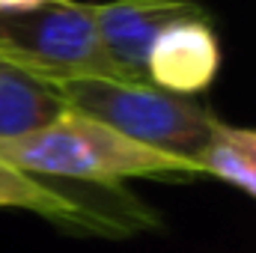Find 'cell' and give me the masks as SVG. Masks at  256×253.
<instances>
[{
  "label": "cell",
  "mask_w": 256,
  "mask_h": 253,
  "mask_svg": "<svg viewBox=\"0 0 256 253\" xmlns=\"http://www.w3.org/2000/svg\"><path fill=\"white\" fill-rule=\"evenodd\" d=\"M0 158L33 176L108 188L128 179H202L194 161L140 146L78 110H63L54 122L18 140H0Z\"/></svg>",
  "instance_id": "cell-1"
},
{
  "label": "cell",
  "mask_w": 256,
  "mask_h": 253,
  "mask_svg": "<svg viewBox=\"0 0 256 253\" xmlns=\"http://www.w3.org/2000/svg\"><path fill=\"white\" fill-rule=\"evenodd\" d=\"M102 48L120 80L146 84V57L158 33L188 15H206L200 0H108L92 3Z\"/></svg>",
  "instance_id": "cell-4"
},
{
  "label": "cell",
  "mask_w": 256,
  "mask_h": 253,
  "mask_svg": "<svg viewBox=\"0 0 256 253\" xmlns=\"http://www.w3.org/2000/svg\"><path fill=\"white\" fill-rule=\"evenodd\" d=\"M57 0H0V15H18V12H33L42 6H51Z\"/></svg>",
  "instance_id": "cell-9"
},
{
  "label": "cell",
  "mask_w": 256,
  "mask_h": 253,
  "mask_svg": "<svg viewBox=\"0 0 256 253\" xmlns=\"http://www.w3.org/2000/svg\"><path fill=\"white\" fill-rule=\"evenodd\" d=\"M0 208H21L39 214L63 230L84 236H131L134 230H146L152 220L131 218L122 212H110L102 202L74 196L68 190L48 185L42 176H33L0 158Z\"/></svg>",
  "instance_id": "cell-5"
},
{
  "label": "cell",
  "mask_w": 256,
  "mask_h": 253,
  "mask_svg": "<svg viewBox=\"0 0 256 253\" xmlns=\"http://www.w3.org/2000/svg\"><path fill=\"white\" fill-rule=\"evenodd\" d=\"M194 161L202 179H218L256 200V128L218 122Z\"/></svg>",
  "instance_id": "cell-8"
},
{
  "label": "cell",
  "mask_w": 256,
  "mask_h": 253,
  "mask_svg": "<svg viewBox=\"0 0 256 253\" xmlns=\"http://www.w3.org/2000/svg\"><path fill=\"white\" fill-rule=\"evenodd\" d=\"M0 60L48 84L116 78L98 39L92 3L80 0L0 15Z\"/></svg>",
  "instance_id": "cell-3"
},
{
  "label": "cell",
  "mask_w": 256,
  "mask_h": 253,
  "mask_svg": "<svg viewBox=\"0 0 256 253\" xmlns=\"http://www.w3.org/2000/svg\"><path fill=\"white\" fill-rule=\"evenodd\" d=\"M66 108L57 84L0 60V140H18L54 122Z\"/></svg>",
  "instance_id": "cell-7"
},
{
  "label": "cell",
  "mask_w": 256,
  "mask_h": 253,
  "mask_svg": "<svg viewBox=\"0 0 256 253\" xmlns=\"http://www.w3.org/2000/svg\"><path fill=\"white\" fill-rule=\"evenodd\" d=\"M68 110H78L122 137L194 161L220 122L208 108L191 98L164 92L152 84H134L120 78H86L57 84ZM196 164V161H194Z\"/></svg>",
  "instance_id": "cell-2"
},
{
  "label": "cell",
  "mask_w": 256,
  "mask_h": 253,
  "mask_svg": "<svg viewBox=\"0 0 256 253\" xmlns=\"http://www.w3.org/2000/svg\"><path fill=\"white\" fill-rule=\"evenodd\" d=\"M220 72V42L206 15L167 24L149 48L146 84L191 98L206 92Z\"/></svg>",
  "instance_id": "cell-6"
}]
</instances>
